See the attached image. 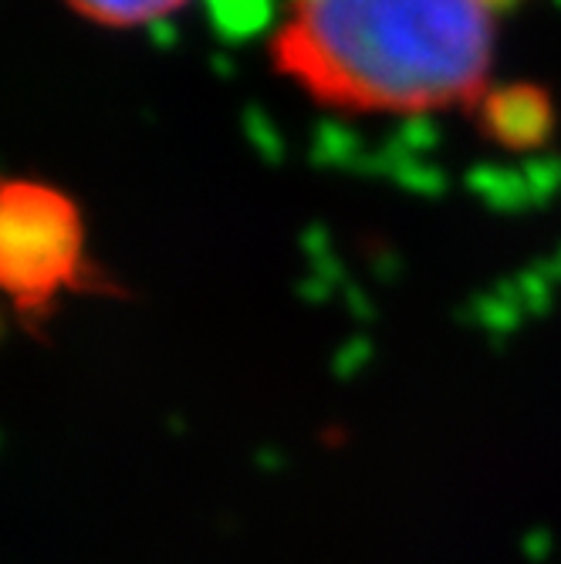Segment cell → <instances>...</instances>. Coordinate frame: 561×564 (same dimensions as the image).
Returning <instances> with one entry per match:
<instances>
[{
  "label": "cell",
  "mask_w": 561,
  "mask_h": 564,
  "mask_svg": "<svg viewBox=\"0 0 561 564\" xmlns=\"http://www.w3.org/2000/svg\"><path fill=\"white\" fill-rule=\"evenodd\" d=\"M494 0H284L271 62L322 106L430 116L487 95Z\"/></svg>",
  "instance_id": "1"
},
{
  "label": "cell",
  "mask_w": 561,
  "mask_h": 564,
  "mask_svg": "<svg viewBox=\"0 0 561 564\" xmlns=\"http://www.w3.org/2000/svg\"><path fill=\"white\" fill-rule=\"evenodd\" d=\"M85 278V224L75 199L41 180H11L0 196V281L24 318L47 315Z\"/></svg>",
  "instance_id": "2"
},
{
  "label": "cell",
  "mask_w": 561,
  "mask_h": 564,
  "mask_svg": "<svg viewBox=\"0 0 561 564\" xmlns=\"http://www.w3.org/2000/svg\"><path fill=\"white\" fill-rule=\"evenodd\" d=\"M484 119L487 129L504 139L507 145H525L541 139L548 129V101L538 91H504V95H484Z\"/></svg>",
  "instance_id": "3"
},
{
  "label": "cell",
  "mask_w": 561,
  "mask_h": 564,
  "mask_svg": "<svg viewBox=\"0 0 561 564\" xmlns=\"http://www.w3.org/2000/svg\"><path fill=\"white\" fill-rule=\"evenodd\" d=\"M65 4L101 28H145L173 18L190 0H65Z\"/></svg>",
  "instance_id": "4"
}]
</instances>
